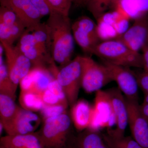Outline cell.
<instances>
[{
	"label": "cell",
	"instance_id": "1",
	"mask_svg": "<svg viewBox=\"0 0 148 148\" xmlns=\"http://www.w3.org/2000/svg\"><path fill=\"white\" fill-rule=\"evenodd\" d=\"M45 23L50 38L51 57L63 67L72 61L75 48L71 19L69 15L52 10Z\"/></svg>",
	"mask_w": 148,
	"mask_h": 148
},
{
	"label": "cell",
	"instance_id": "2",
	"mask_svg": "<svg viewBox=\"0 0 148 148\" xmlns=\"http://www.w3.org/2000/svg\"><path fill=\"white\" fill-rule=\"evenodd\" d=\"M71 119L66 113L45 120L36 132L42 148H68L74 133Z\"/></svg>",
	"mask_w": 148,
	"mask_h": 148
},
{
	"label": "cell",
	"instance_id": "3",
	"mask_svg": "<svg viewBox=\"0 0 148 148\" xmlns=\"http://www.w3.org/2000/svg\"><path fill=\"white\" fill-rule=\"evenodd\" d=\"M108 62L126 68H143L142 54L136 52L116 39L100 42L93 54Z\"/></svg>",
	"mask_w": 148,
	"mask_h": 148
},
{
	"label": "cell",
	"instance_id": "4",
	"mask_svg": "<svg viewBox=\"0 0 148 148\" xmlns=\"http://www.w3.org/2000/svg\"><path fill=\"white\" fill-rule=\"evenodd\" d=\"M53 75L61 86L71 108L77 101L82 87V56H78L60 70L55 69Z\"/></svg>",
	"mask_w": 148,
	"mask_h": 148
},
{
	"label": "cell",
	"instance_id": "5",
	"mask_svg": "<svg viewBox=\"0 0 148 148\" xmlns=\"http://www.w3.org/2000/svg\"><path fill=\"white\" fill-rule=\"evenodd\" d=\"M108 70L90 56H82V87L86 92H96L112 82Z\"/></svg>",
	"mask_w": 148,
	"mask_h": 148
},
{
	"label": "cell",
	"instance_id": "6",
	"mask_svg": "<svg viewBox=\"0 0 148 148\" xmlns=\"http://www.w3.org/2000/svg\"><path fill=\"white\" fill-rule=\"evenodd\" d=\"M74 40L86 53L93 54L100 43L98 25L87 16H82L72 23Z\"/></svg>",
	"mask_w": 148,
	"mask_h": 148
},
{
	"label": "cell",
	"instance_id": "7",
	"mask_svg": "<svg viewBox=\"0 0 148 148\" xmlns=\"http://www.w3.org/2000/svg\"><path fill=\"white\" fill-rule=\"evenodd\" d=\"M1 43L3 47L9 75L16 90L21 80L32 69V64L16 45Z\"/></svg>",
	"mask_w": 148,
	"mask_h": 148
},
{
	"label": "cell",
	"instance_id": "8",
	"mask_svg": "<svg viewBox=\"0 0 148 148\" xmlns=\"http://www.w3.org/2000/svg\"><path fill=\"white\" fill-rule=\"evenodd\" d=\"M16 45L31 61L33 67L48 68L47 66H50L54 61L50 51L40 44L32 33L27 29L18 39Z\"/></svg>",
	"mask_w": 148,
	"mask_h": 148
},
{
	"label": "cell",
	"instance_id": "9",
	"mask_svg": "<svg viewBox=\"0 0 148 148\" xmlns=\"http://www.w3.org/2000/svg\"><path fill=\"white\" fill-rule=\"evenodd\" d=\"M93 109L89 129L99 131L103 128L110 129L116 125L115 116L107 90L96 91Z\"/></svg>",
	"mask_w": 148,
	"mask_h": 148
},
{
	"label": "cell",
	"instance_id": "10",
	"mask_svg": "<svg viewBox=\"0 0 148 148\" xmlns=\"http://www.w3.org/2000/svg\"><path fill=\"white\" fill-rule=\"evenodd\" d=\"M103 62L108 70L113 81L116 83L125 97L129 100L138 101L139 86L137 76L128 68Z\"/></svg>",
	"mask_w": 148,
	"mask_h": 148
},
{
	"label": "cell",
	"instance_id": "11",
	"mask_svg": "<svg viewBox=\"0 0 148 148\" xmlns=\"http://www.w3.org/2000/svg\"><path fill=\"white\" fill-rule=\"evenodd\" d=\"M125 99L131 137L142 148H148V122L140 112L138 101Z\"/></svg>",
	"mask_w": 148,
	"mask_h": 148
},
{
	"label": "cell",
	"instance_id": "12",
	"mask_svg": "<svg viewBox=\"0 0 148 148\" xmlns=\"http://www.w3.org/2000/svg\"><path fill=\"white\" fill-rule=\"evenodd\" d=\"M134 19L132 26L116 40L131 50L139 52L145 44L148 36V14Z\"/></svg>",
	"mask_w": 148,
	"mask_h": 148
},
{
	"label": "cell",
	"instance_id": "13",
	"mask_svg": "<svg viewBox=\"0 0 148 148\" xmlns=\"http://www.w3.org/2000/svg\"><path fill=\"white\" fill-rule=\"evenodd\" d=\"M0 4L13 11L27 30L41 23L42 17L31 0H0Z\"/></svg>",
	"mask_w": 148,
	"mask_h": 148
},
{
	"label": "cell",
	"instance_id": "14",
	"mask_svg": "<svg viewBox=\"0 0 148 148\" xmlns=\"http://www.w3.org/2000/svg\"><path fill=\"white\" fill-rule=\"evenodd\" d=\"M110 99L116 118V127L108 129L107 132L117 137L125 136L128 125L127 111L125 97L118 87H114L107 90Z\"/></svg>",
	"mask_w": 148,
	"mask_h": 148
},
{
	"label": "cell",
	"instance_id": "15",
	"mask_svg": "<svg viewBox=\"0 0 148 148\" xmlns=\"http://www.w3.org/2000/svg\"><path fill=\"white\" fill-rule=\"evenodd\" d=\"M40 123L39 117L34 112L18 107L13 119L4 130L8 135H25L34 132Z\"/></svg>",
	"mask_w": 148,
	"mask_h": 148
},
{
	"label": "cell",
	"instance_id": "16",
	"mask_svg": "<svg viewBox=\"0 0 148 148\" xmlns=\"http://www.w3.org/2000/svg\"><path fill=\"white\" fill-rule=\"evenodd\" d=\"M55 78L47 68L32 67L29 73L20 82L21 91L40 93L47 89L49 85Z\"/></svg>",
	"mask_w": 148,
	"mask_h": 148
},
{
	"label": "cell",
	"instance_id": "17",
	"mask_svg": "<svg viewBox=\"0 0 148 148\" xmlns=\"http://www.w3.org/2000/svg\"><path fill=\"white\" fill-rule=\"evenodd\" d=\"M68 148H110L99 131L88 129L74 134Z\"/></svg>",
	"mask_w": 148,
	"mask_h": 148
},
{
	"label": "cell",
	"instance_id": "18",
	"mask_svg": "<svg viewBox=\"0 0 148 148\" xmlns=\"http://www.w3.org/2000/svg\"><path fill=\"white\" fill-rule=\"evenodd\" d=\"M71 116L74 126L82 131L90 126L93 112V106L84 100L77 101L71 108Z\"/></svg>",
	"mask_w": 148,
	"mask_h": 148
},
{
	"label": "cell",
	"instance_id": "19",
	"mask_svg": "<svg viewBox=\"0 0 148 148\" xmlns=\"http://www.w3.org/2000/svg\"><path fill=\"white\" fill-rule=\"evenodd\" d=\"M0 145L7 148H42L36 132L3 136L0 139Z\"/></svg>",
	"mask_w": 148,
	"mask_h": 148
},
{
	"label": "cell",
	"instance_id": "20",
	"mask_svg": "<svg viewBox=\"0 0 148 148\" xmlns=\"http://www.w3.org/2000/svg\"><path fill=\"white\" fill-rule=\"evenodd\" d=\"M117 8L134 19L148 14V0H120Z\"/></svg>",
	"mask_w": 148,
	"mask_h": 148
},
{
	"label": "cell",
	"instance_id": "21",
	"mask_svg": "<svg viewBox=\"0 0 148 148\" xmlns=\"http://www.w3.org/2000/svg\"><path fill=\"white\" fill-rule=\"evenodd\" d=\"M120 0H83L82 5L90 12L96 21L108 12L111 8H114Z\"/></svg>",
	"mask_w": 148,
	"mask_h": 148
},
{
	"label": "cell",
	"instance_id": "22",
	"mask_svg": "<svg viewBox=\"0 0 148 148\" xmlns=\"http://www.w3.org/2000/svg\"><path fill=\"white\" fill-rule=\"evenodd\" d=\"M26 28L20 20L10 25H0V41L13 45L24 34Z\"/></svg>",
	"mask_w": 148,
	"mask_h": 148
},
{
	"label": "cell",
	"instance_id": "23",
	"mask_svg": "<svg viewBox=\"0 0 148 148\" xmlns=\"http://www.w3.org/2000/svg\"><path fill=\"white\" fill-rule=\"evenodd\" d=\"M4 49L0 43V94L8 95L15 100L16 90L11 80L3 58Z\"/></svg>",
	"mask_w": 148,
	"mask_h": 148
},
{
	"label": "cell",
	"instance_id": "24",
	"mask_svg": "<svg viewBox=\"0 0 148 148\" xmlns=\"http://www.w3.org/2000/svg\"><path fill=\"white\" fill-rule=\"evenodd\" d=\"M18 107L14 100L8 95L0 94V116L4 129L12 121Z\"/></svg>",
	"mask_w": 148,
	"mask_h": 148
},
{
	"label": "cell",
	"instance_id": "25",
	"mask_svg": "<svg viewBox=\"0 0 148 148\" xmlns=\"http://www.w3.org/2000/svg\"><path fill=\"white\" fill-rule=\"evenodd\" d=\"M19 101L22 108L33 112L40 111L44 106L40 93L31 91H21Z\"/></svg>",
	"mask_w": 148,
	"mask_h": 148
},
{
	"label": "cell",
	"instance_id": "26",
	"mask_svg": "<svg viewBox=\"0 0 148 148\" xmlns=\"http://www.w3.org/2000/svg\"><path fill=\"white\" fill-rule=\"evenodd\" d=\"M101 133L105 142L110 148H143L130 136L117 137L108 132Z\"/></svg>",
	"mask_w": 148,
	"mask_h": 148
},
{
	"label": "cell",
	"instance_id": "27",
	"mask_svg": "<svg viewBox=\"0 0 148 148\" xmlns=\"http://www.w3.org/2000/svg\"><path fill=\"white\" fill-rule=\"evenodd\" d=\"M51 10L58 12L66 15H69L73 4L81 5V0H47ZM51 10V11H52Z\"/></svg>",
	"mask_w": 148,
	"mask_h": 148
},
{
	"label": "cell",
	"instance_id": "28",
	"mask_svg": "<svg viewBox=\"0 0 148 148\" xmlns=\"http://www.w3.org/2000/svg\"><path fill=\"white\" fill-rule=\"evenodd\" d=\"M68 104H58L53 105H44L41 110V113L45 120L49 118L58 116L62 114L66 113Z\"/></svg>",
	"mask_w": 148,
	"mask_h": 148
},
{
	"label": "cell",
	"instance_id": "29",
	"mask_svg": "<svg viewBox=\"0 0 148 148\" xmlns=\"http://www.w3.org/2000/svg\"><path fill=\"white\" fill-rule=\"evenodd\" d=\"M20 19L10 9L0 6V25H9L14 24Z\"/></svg>",
	"mask_w": 148,
	"mask_h": 148
},
{
	"label": "cell",
	"instance_id": "30",
	"mask_svg": "<svg viewBox=\"0 0 148 148\" xmlns=\"http://www.w3.org/2000/svg\"><path fill=\"white\" fill-rule=\"evenodd\" d=\"M44 105H53L58 104H68V101H62L48 89L40 93Z\"/></svg>",
	"mask_w": 148,
	"mask_h": 148
},
{
	"label": "cell",
	"instance_id": "31",
	"mask_svg": "<svg viewBox=\"0 0 148 148\" xmlns=\"http://www.w3.org/2000/svg\"><path fill=\"white\" fill-rule=\"evenodd\" d=\"M32 3L41 15L42 17L49 15L51 9L47 0H31Z\"/></svg>",
	"mask_w": 148,
	"mask_h": 148
},
{
	"label": "cell",
	"instance_id": "32",
	"mask_svg": "<svg viewBox=\"0 0 148 148\" xmlns=\"http://www.w3.org/2000/svg\"><path fill=\"white\" fill-rule=\"evenodd\" d=\"M137 78L139 87L145 94H148V73L144 71L137 76Z\"/></svg>",
	"mask_w": 148,
	"mask_h": 148
},
{
	"label": "cell",
	"instance_id": "33",
	"mask_svg": "<svg viewBox=\"0 0 148 148\" xmlns=\"http://www.w3.org/2000/svg\"><path fill=\"white\" fill-rule=\"evenodd\" d=\"M142 50L143 51V69L145 71L148 73V45L145 44Z\"/></svg>",
	"mask_w": 148,
	"mask_h": 148
},
{
	"label": "cell",
	"instance_id": "34",
	"mask_svg": "<svg viewBox=\"0 0 148 148\" xmlns=\"http://www.w3.org/2000/svg\"><path fill=\"white\" fill-rule=\"evenodd\" d=\"M139 107L140 112L148 122V103H143L141 105H140Z\"/></svg>",
	"mask_w": 148,
	"mask_h": 148
},
{
	"label": "cell",
	"instance_id": "35",
	"mask_svg": "<svg viewBox=\"0 0 148 148\" xmlns=\"http://www.w3.org/2000/svg\"><path fill=\"white\" fill-rule=\"evenodd\" d=\"M143 103H148V94H145Z\"/></svg>",
	"mask_w": 148,
	"mask_h": 148
},
{
	"label": "cell",
	"instance_id": "36",
	"mask_svg": "<svg viewBox=\"0 0 148 148\" xmlns=\"http://www.w3.org/2000/svg\"><path fill=\"white\" fill-rule=\"evenodd\" d=\"M3 129H4L3 125L2 123L0 122V134H1V135L2 133Z\"/></svg>",
	"mask_w": 148,
	"mask_h": 148
},
{
	"label": "cell",
	"instance_id": "37",
	"mask_svg": "<svg viewBox=\"0 0 148 148\" xmlns=\"http://www.w3.org/2000/svg\"><path fill=\"white\" fill-rule=\"evenodd\" d=\"M145 43L147 44L148 45V36L147 38V40H146Z\"/></svg>",
	"mask_w": 148,
	"mask_h": 148
},
{
	"label": "cell",
	"instance_id": "38",
	"mask_svg": "<svg viewBox=\"0 0 148 148\" xmlns=\"http://www.w3.org/2000/svg\"><path fill=\"white\" fill-rule=\"evenodd\" d=\"M0 148H6V147H3V146H2L0 145Z\"/></svg>",
	"mask_w": 148,
	"mask_h": 148
},
{
	"label": "cell",
	"instance_id": "39",
	"mask_svg": "<svg viewBox=\"0 0 148 148\" xmlns=\"http://www.w3.org/2000/svg\"><path fill=\"white\" fill-rule=\"evenodd\" d=\"M81 1L82 3V2L83 1V0H81Z\"/></svg>",
	"mask_w": 148,
	"mask_h": 148
}]
</instances>
